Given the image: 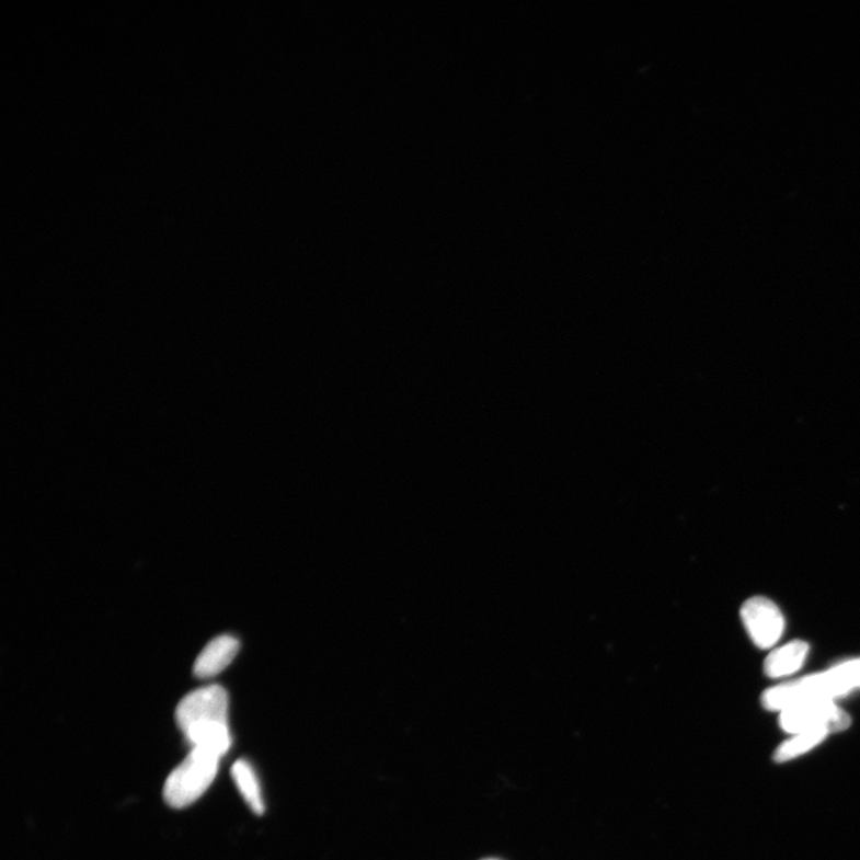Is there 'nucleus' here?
I'll use <instances>...</instances> for the list:
<instances>
[{
  "label": "nucleus",
  "instance_id": "nucleus-10",
  "mask_svg": "<svg viewBox=\"0 0 860 860\" xmlns=\"http://www.w3.org/2000/svg\"><path fill=\"white\" fill-rule=\"evenodd\" d=\"M836 667L842 674L844 678L849 681L853 690L855 688H860V658L848 661V663L840 664Z\"/></svg>",
  "mask_w": 860,
  "mask_h": 860
},
{
  "label": "nucleus",
  "instance_id": "nucleus-9",
  "mask_svg": "<svg viewBox=\"0 0 860 860\" xmlns=\"http://www.w3.org/2000/svg\"><path fill=\"white\" fill-rule=\"evenodd\" d=\"M829 735L825 730L810 731L793 735L790 739L786 741L782 746H779L775 753L777 762H787L795 759L802 754L812 750Z\"/></svg>",
  "mask_w": 860,
  "mask_h": 860
},
{
  "label": "nucleus",
  "instance_id": "nucleus-7",
  "mask_svg": "<svg viewBox=\"0 0 860 860\" xmlns=\"http://www.w3.org/2000/svg\"><path fill=\"white\" fill-rule=\"evenodd\" d=\"M809 653L810 645L803 641H793L778 647L765 661L766 676L773 679L791 676L800 670Z\"/></svg>",
  "mask_w": 860,
  "mask_h": 860
},
{
  "label": "nucleus",
  "instance_id": "nucleus-11",
  "mask_svg": "<svg viewBox=\"0 0 860 860\" xmlns=\"http://www.w3.org/2000/svg\"><path fill=\"white\" fill-rule=\"evenodd\" d=\"M483 860H501V859L488 858V859H483Z\"/></svg>",
  "mask_w": 860,
  "mask_h": 860
},
{
  "label": "nucleus",
  "instance_id": "nucleus-8",
  "mask_svg": "<svg viewBox=\"0 0 860 860\" xmlns=\"http://www.w3.org/2000/svg\"><path fill=\"white\" fill-rule=\"evenodd\" d=\"M232 778L246 804L257 815H262L266 806L262 799L261 786L253 766L246 760H237L232 766Z\"/></svg>",
  "mask_w": 860,
  "mask_h": 860
},
{
  "label": "nucleus",
  "instance_id": "nucleus-4",
  "mask_svg": "<svg viewBox=\"0 0 860 860\" xmlns=\"http://www.w3.org/2000/svg\"><path fill=\"white\" fill-rule=\"evenodd\" d=\"M779 722L783 731L792 735L817 730L832 734L849 727L851 719L835 701L815 700L783 711Z\"/></svg>",
  "mask_w": 860,
  "mask_h": 860
},
{
  "label": "nucleus",
  "instance_id": "nucleus-1",
  "mask_svg": "<svg viewBox=\"0 0 860 860\" xmlns=\"http://www.w3.org/2000/svg\"><path fill=\"white\" fill-rule=\"evenodd\" d=\"M176 722L193 747L205 748L223 757L231 747L229 696L222 687L211 685L185 696L176 709Z\"/></svg>",
  "mask_w": 860,
  "mask_h": 860
},
{
  "label": "nucleus",
  "instance_id": "nucleus-2",
  "mask_svg": "<svg viewBox=\"0 0 860 860\" xmlns=\"http://www.w3.org/2000/svg\"><path fill=\"white\" fill-rule=\"evenodd\" d=\"M222 757L215 752L193 747L185 758L165 780L163 796L175 810L187 806L200 799L214 783Z\"/></svg>",
  "mask_w": 860,
  "mask_h": 860
},
{
  "label": "nucleus",
  "instance_id": "nucleus-6",
  "mask_svg": "<svg viewBox=\"0 0 860 860\" xmlns=\"http://www.w3.org/2000/svg\"><path fill=\"white\" fill-rule=\"evenodd\" d=\"M238 652H240V642L229 634L210 641L195 661V676L202 679L218 676L232 663Z\"/></svg>",
  "mask_w": 860,
  "mask_h": 860
},
{
  "label": "nucleus",
  "instance_id": "nucleus-5",
  "mask_svg": "<svg viewBox=\"0 0 860 860\" xmlns=\"http://www.w3.org/2000/svg\"><path fill=\"white\" fill-rule=\"evenodd\" d=\"M749 638L760 647L770 650L782 638L784 617L775 603L764 597L747 600L741 608Z\"/></svg>",
  "mask_w": 860,
  "mask_h": 860
},
{
  "label": "nucleus",
  "instance_id": "nucleus-3",
  "mask_svg": "<svg viewBox=\"0 0 860 860\" xmlns=\"http://www.w3.org/2000/svg\"><path fill=\"white\" fill-rule=\"evenodd\" d=\"M852 690L841 673L833 667L827 672L770 688L762 696V704L766 709L783 712L809 701L835 700Z\"/></svg>",
  "mask_w": 860,
  "mask_h": 860
}]
</instances>
